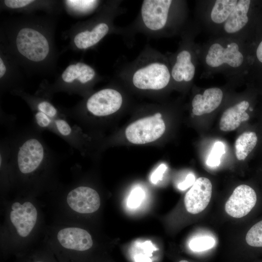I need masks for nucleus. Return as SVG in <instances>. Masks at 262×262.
Here are the masks:
<instances>
[{
    "label": "nucleus",
    "mask_w": 262,
    "mask_h": 262,
    "mask_svg": "<svg viewBox=\"0 0 262 262\" xmlns=\"http://www.w3.org/2000/svg\"><path fill=\"white\" fill-rule=\"evenodd\" d=\"M165 130V125L162 115L157 113L129 125L126 129L125 135L128 140L132 144H144L159 138Z\"/></svg>",
    "instance_id": "f257e3e1"
},
{
    "label": "nucleus",
    "mask_w": 262,
    "mask_h": 262,
    "mask_svg": "<svg viewBox=\"0 0 262 262\" xmlns=\"http://www.w3.org/2000/svg\"><path fill=\"white\" fill-rule=\"evenodd\" d=\"M16 44L18 51L28 59L39 62L43 60L49 52L46 38L36 30L25 28L18 32Z\"/></svg>",
    "instance_id": "f03ea898"
},
{
    "label": "nucleus",
    "mask_w": 262,
    "mask_h": 262,
    "mask_svg": "<svg viewBox=\"0 0 262 262\" xmlns=\"http://www.w3.org/2000/svg\"><path fill=\"white\" fill-rule=\"evenodd\" d=\"M170 79L167 66L153 62L137 69L132 76V83L142 90H160L166 87Z\"/></svg>",
    "instance_id": "7ed1b4c3"
},
{
    "label": "nucleus",
    "mask_w": 262,
    "mask_h": 262,
    "mask_svg": "<svg viewBox=\"0 0 262 262\" xmlns=\"http://www.w3.org/2000/svg\"><path fill=\"white\" fill-rule=\"evenodd\" d=\"M122 101V97L118 91L106 88L92 95L87 101L86 106L88 110L94 115L104 116L118 111Z\"/></svg>",
    "instance_id": "20e7f679"
},
{
    "label": "nucleus",
    "mask_w": 262,
    "mask_h": 262,
    "mask_svg": "<svg viewBox=\"0 0 262 262\" xmlns=\"http://www.w3.org/2000/svg\"><path fill=\"white\" fill-rule=\"evenodd\" d=\"M257 196L249 186L242 184L233 191L225 204L226 213L234 218H241L247 215L256 204Z\"/></svg>",
    "instance_id": "39448f33"
},
{
    "label": "nucleus",
    "mask_w": 262,
    "mask_h": 262,
    "mask_svg": "<svg viewBox=\"0 0 262 262\" xmlns=\"http://www.w3.org/2000/svg\"><path fill=\"white\" fill-rule=\"evenodd\" d=\"M212 193L211 181L205 177L196 179L185 195L184 202L188 212L197 214L203 211L210 202Z\"/></svg>",
    "instance_id": "423d86ee"
},
{
    "label": "nucleus",
    "mask_w": 262,
    "mask_h": 262,
    "mask_svg": "<svg viewBox=\"0 0 262 262\" xmlns=\"http://www.w3.org/2000/svg\"><path fill=\"white\" fill-rule=\"evenodd\" d=\"M170 0H145L141 7L143 21L147 28L158 31L165 25L169 10L172 3Z\"/></svg>",
    "instance_id": "0eeeda50"
},
{
    "label": "nucleus",
    "mask_w": 262,
    "mask_h": 262,
    "mask_svg": "<svg viewBox=\"0 0 262 262\" xmlns=\"http://www.w3.org/2000/svg\"><path fill=\"white\" fill-rule=\"evenodd\" d=\"M10 218L18 234L22 237L29 235L36 223L37 212L29 201L23 204L16 202L11 206Z\"/></svg>",
    "instance_id": "6e6552de"
},
{
    "label": "nucleus",
    "mask_w": 262,
    "mask_h": 262,
    "mask_svg": "<svg viewBox=\"0 0 262 262\" xmlns=\"http://www.w3.org/2000/svg\"><path fill=\"white\" fill-rule=\"evenodd\" d=\"M66 201L72 210L80 213L95 212L100 205L98 192L87 186H79L70 191L67 196Z\"/></svg>",
    "instance_id": "1a4fd4ad"
},
{
    "label": "nucleus",
    "mask_w": 262,
    "mask_h": 262,
    "mask_svg": "<svg viewBox=\"0 0 262 262\" xmlns=\"http://www.w3.org/2000/svg\"><path fill=\"white\" fill-rule=\"evenodd\" d=\"M244 57L235 43H231L226 48L218 43L211 45L206 55V64L211 67H218L226 63L233 67H238L243 63Z\"/></svg>",
    "instance_id": "9d476101"
},
{
    "label": "nucleus",
    "mask_w": 262,
    "mask_h": 262,
    "mask_svg": "<svg viewBox=\"0 0 262 262\" xmlns=\"http://www.w3.org/2000/svg\"><path fill=\"white\" fill-rule=\"evenodd\" d=\"M57 238L64 249L75 252H84L90 249L93 244L91 235L86 230L76 227H69L59 231Z\"/></svg>",
    "instance_id": "9b49d317"
},
{
    "label": "nucleus",
    "mask_w": 262,
    "mask_h": 262,
    "mask_svg": "<svg viewBox=\"0 0 262 262\" xmlns=\"http://www.w3.org/2000/svg\"><path fill=\"white\" fill-rule=\"evenodd\" d=\"M44 155L40 142L32 138L25 142L20 147L17 155L19 169L23 174L31 173L41 163Z\"/></svg>",
    "instance_id": "f8f14e48"
},
{
    "label": "nucleus",
    "mask_w": 262,
    "mask_h": 262,
    "mask_svg": "<svg viewBox=\"0 0 262 262\" xmlns=\"http://www.w3.org/2000/svg\"><path fill=\"white\" fill-rule=\"evenodd\" d=\"M223 98L222 90L217 87L205 90L203 95L197 94L192 100V112L196 115L209 114L220 104Z\"/></svg>",
    "instance_id": "ddd939ff"
},
{
    "label": "nucleus",
    "mask_w": 262,
    "mask_h": 262,
    "mask_svg": "<svg viewBox=\"0 0 262 262\" xmlns=\"http://www.w3.org/2000/svg\"><path fill=\"white\" fill-rule=\"evenodd\" d=\"M249 106L248 101L243 100L227 109L220 120V129L224 131H232L239 127L242 122L248 120L249 116L246 111Z\"/></svg>",
    "instance_id": "4468645a"
},
{
    "label": "nucleus",
    "mask_w": 262,
    "mask_h": 262,
    "mask_svg": "<svg viewBox=\"0 0 262 262\" xmlns=\"http://www.w3.org/2000/svg\"><path fill=\"white\" fill-rule=\"evenodd\" d=\"M250 0H240L224 24L225 31L229 33H235L242 29L247 23V16Z\"/></svg>",
    "instance_id": "2eb2a0df"
},
{
    "label": "nucleus",
    "mask_w": 262,
    "mask_h": 262,
    "mask_svg": "<svg viewBox=\"0 0 262 262\" xmlns=\"http://www.w3.org/2000/svg\"><path fill=\"white\" fill-rule=\"evenodd\" d=\"M195 72V67L191 62V55L187 50L180 52L177 57L176 62L174 65L171 75L177 82L192 80Z\"/></svg>",
    "instance_id": "dca6fc26"
},
{
    "label": "nucleus",
    "mask_w": 262,
    "mask_h": 262,
    "mask_svg": "<svg viewBox=\"0 0 262 262\" xmlns=\"http://www.w3.org/2000/svg\"><path fill=\"white\" fill-rule=\"evenodd\" d=\"M108 25L100 23L91 31L86 30L78 33L74 41L77 48L85 49L98 43L108 33Z\"/></svg>",
    "instance_id": "f3484780"
},
{
    "label": "nucleus",
    "mask_w": 262,
    "mask_h": 262,
    "mask_svg": "<svg viewBox=\"0 0 262 262\" xmlns=\"http://www.w3.org/2000/svg\"><path fill=\"white\" fill-rule=\"evenodd\" d=\"M95 75V70L88 65L78 63L69 65L63 72L62 77L66 82H72L77 79L82 83L91 81Z\"/></svg>",
    "instance_id": "a211bd4d"
},
{
    "label": "nucleus",
    "mask_w": 262,
    "mask_h": 262,
    "mask_svg": "<svg viewBox=\"0 0 262 262\" xmlns=\"http://www.w3.org/2000/svg\"><path fill=\"white\" fill-rule=\"evenodd\" d=\"M257 136L253 131H246L235 141V155L238 160H245L257 144Z\"/></svg>",
    "instance_id": "6ab92c4d"
},
{
    "label": "nucleus",
    "mask_w": 262,
    "mask_h": 262,
    "mask_svg": "<svg viewBox=\"0 0 262 262\" xmlns=\"http://www.w3.org/2000/svg\"><path fill=\"white\" fill-rule=\"evenodd\" d=\"M237 0H217L212 9L211 17L213 22L220 24L226 21L237 4Z\"/></svg>",
    "instance_id": "aec40b11"
},
{
    "label": "nucleus",
    "mask_w": 262,
    "mask_h": 262,
    "mask_svg": "<svg viewBox=\"0 0 262 262\" xmlns=\"http://www.w3.org/2000/svg\"><path fill=\"white\" fill-rule=\"evenodd\" d=\"M247 244L253 247H262V220L253 225L246 233Z\"/></svg>",
    "instance_id": "412c9836"
},
{
    "label": "nucleus",
    "mask_w": 262,
    "mask_h": 262,
    "mask_svg": "<svg viewBox=\"0 0 262 262\" xmlns=\"http://www.w3.org/2000/svg\"><path fill=\"white\" fill-rule=\"evenodd\" d=\"M215 244V240L213 237L201 236L192 239L189 243V246L192 250L200 252L212 248Z\"/></svg>",
    "instance_id": "4be33fe9"
},
{
    "label": "nucleus",
    "mask_w": 262,
    "mask_h": 262,
    "mask_svg": "<svg viewBox=\"0 0 262 262\" xmlns=\"http://www.w3.org/2000/svg\"><path fill=\"white\" fill-rule=\"evenodd\" d=\"M225 153L224 144L220 141L215 142L207 159V164L210 167L218 166L220 164L221 158Z\"/></svg>",
    "instance_id": "5701e85b"
},
{
    "label": "nucleus",
    "mask_w": 262,
    "mask_h": 262,
    "mask_svg": "<svg viewBox=\"0 0 262 262\" xmlns=\"http://www.w3.org/2000/svg\"><path fill=\"white\" fill-rule=\"evenodd\" d=\"M145 193L140 187L133 188L131 192L127 202L128 207L131 209L136 208L140 206L145 198Z\"/></svg>",
    "instance_id": "b1692460"
},
{
    "label": "nucleus",
    "mask_w": 262,
    "mask_h": 262,
    "mask_svg": "<svg viewBox=\"0 0 262 262\" xmlns=\"http://www.w3.org/2000/svg\"><path fill=\"white\" fill-rule=\"evenodd\" d=\"M66 1L71 7L82 11L91 8L97 2L95 0H67Z\"/></svg>",
    "instance_id": "393cba45"
},
{
    "label": "nucleus",
    "mask_w": 262,
    "mask_h": 262,
    "mask_svg": "<svg viewBox=\"0 0 262 262\" xmlns=\"http://www.w3.org/2000/svg\"><path fill=\"white\" fill-rule=\"evenodd\" d=\"M38 109L49 117H53L57 114V110L50 103L47 101H42L38 105Z\"/></svg>",
    "instance_id": "a878e982"
},
{
    "label": "nucleus",
    "mask_w": 262,
    "mask_h": 262,
    "mask_svg": "<svg viewBox=\"0 0 262 262\" xmlns=\"http://www.w3.org/2000/svg\"><path fill=\"white\" fill-rule=\"evenodd\" d=\"M167 169V166L164 164H161L151 174L150 178V181L156 184L162 180L164 174Z\"/></svg>",
    "instance_id": "bb28decb"
},
{
    "label": "nucleus",
    "mask_w": 262,
    "mask_h": 262,
    "mask_svg": "<svg viewBox=\"0 0 262 262\" xmlns=\"http://www.w3.org/2000/svg\"><path fill=\"white\" fill-rule=\"evenodd\" d=\"M33 2L32 0H6L4 3L11 8H19L25 7Z\"/></svg>",
    "instance_id": "cd10ccee"
},
{
    "label": "nucleus",
    "mask_w": 262,
    "mask_h": 262,
    "mask_svg": "<svg viewBox=\"0 0 262 262\" xmlns=\"http://www.w3.org/2000/svg\"><path fill=\"white\" fill-rule=\"evenodd\" d=\"M57 128L60 133L65 136L69 135L71 132V129L69 124L64 120L58 119L55 121Z\"/></svg>",
    "instance_id": "c85d7f7f"
},
{
    "label": "nucleus",
    "mask_w": 262,
    "mask_h": 262,
    "mask_svg": "<svg viewBox=\"0 0 262 262\" xmlns=\"http://www.w3.org/2000/svg\"><path fill=\"white\" fill-rule=\"evenodd\" d=\"M195 181L194 175L192 173H189L183 181L178 184V188L180 190H185L192 186Z\"/></svg>",
    "instance_id": "c756f323"
},
{
    "label": "nucleus",
    "mask_w": 262,
    "mask_h": 262,
    "mask_svg": "<svg viewBox=\"0 0 262 262\" xmlns=\"http://www.w3.org/2000/svg\"><path fill=\"white\" fill-rule=\"evenodd\" d=\"M35 118L38 125L42 127L48 126L51 121L48 115L41 112L36 114Z\"/></svg>",
    "instance_id": "7c9ffc66"
},
{
    "label": "nucleus",
    "mask_w": 262,
    "mask_h": 262,
    "mask_svg": "<svg viewBox=\"0 0 262 262\" xmlns=\"http://www.w3.org/2000/svg\"><path fill=\"white\" fill-rule=\"evenodd\" d=\"M135 262H151V259L147 256L143 255H136L134 257Z\"/></svg>",
    "instance_id": "2f4dec72"
},
{
    "label": "nucleus",
    "mask_w": 262,
    "mask_h": 262,
    "mask_svg": "<svg viewBox=\"0 0 262 262\" xmlns=\"http://www.w3.org/2000/svg\"><path fill=\"white\" fill-rule=\"evenodd\" d=\"M256 55L259 61L262 63V41L256 50Z\"/></svg>",
    "instance_id": "473e14b6"
},
{
    "label": "nucleus",
    "mask_w": 262,
    "mask_h": 262,
    "mask_svg": "<svg viewBox=\"0 0 262 262\" xmlns=\"http://www.w3.org/2000/svg\"><path fill=\"white\" fill-rule=\"evenodd\" d=\"M6 72V67L4 64L1 59L0 58V77L1 78L4 76Z\"/></svg>",
    "instance_id": "72a5a7b5"
},
{
    "label": "nucleus",
    "mask_w": 262,
    "mask_h": 262,
    "mask_svg": "<svg viewBox=\"0 0 262 262\" xmlns=\"http://www.w3.org/2000/svg\"><path fill=\"white\" fill-rule=\"evenodd\" d=\"M28 262H49L46 261V259L42 258H34L31 261Z\"/></svg>",
    "instance_id": "f704fd0d"
},
{
    "label": "nucleus",
    "mask_w": 262,
    "mask_h": 262,
    "mask_svg": "<svg viewBox=\"0 0 262 262\" xmlns=\"http://www.w3.org/2000/svg\"><path fill=\"white\" fill-rule=\"evenodd\" d=\"M179 262H189L186 260H181Z\"/></svg>",
    "instance_id": "c9c22d12"
},
{
    "label": "nucleus",
    "mask_w": 262,
    "mask_h": 262,
    "mask_svg": "<svg viewBox=\"0 0 262 262\" xmlns=\"http://www.w3.org/2000/svg\"><path fill=\"white\" fill-rule=\"evenodd\" d=\"M249 110L251 111H252V109H251V108H249Z\"/></svg>",
    "instance_id": "e433bc0d"
}]
</instances>
